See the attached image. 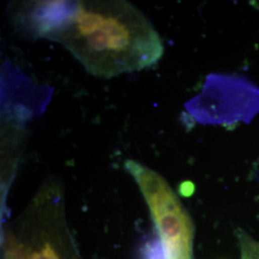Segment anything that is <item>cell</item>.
Instances as JSON below:
<instances>
[{"instance_id": "1", "label": "cell", "mask_w": 259, "mask_h": 259, "mask_svg": "<svg viewBox=\"0 0 259 259\" xmlns=\"http://www.w3.org/2000/svg\"><path fill=\"white\" fill-rule=\"evenodd\" d=\"M20 7L15 20L21 31L61 44L99 78L148 68L164 51L156 28L128 1H35Z\"/></svg>"}, {"instance_id": "2", "label": "cell", "mask_w": 259, "mask_h": 259, "mask_svg": "<svg viewBox=\"0 0 259 259\" xmlns=\"http://www.w3.org/2000/svg\"><path fill=\"white\" fill-rule=\"evenodd\" d=\"M125 168L135 179L148 204L166 259H192L193 225L163 177L137 160Z\"/></svg>"}, {"instance_id": "3", "label": "cell", "mask_w": 259, "mask_h": 259, "mask_svg": "<svg viewBox=\"0 0 259 259\" xmlns=\"http://www.w3.org/2000/svg\"><path fill=\"white\" fill-rule=\"evenodd\" d=\"M139 259H166L159 236H152L142 244L139 250Z\"/></svg>"}, {"instance_id": "4", "label": "cell", "mask_w": 259, "mask_h": 259, "mask_svg": "<svg viewBox=\"0 0 259 259\" xmlns=\"http://www.w3.org/2000/svg\"><path fill=\"white\" fill-rule=\"evenodd\" d=\"M5 259H29L26 250L13 236H9L6 243Z\"/></svg>"}, {"instance_id": "5", "label": "cell", "mask_w": 259, "mask_h": 259, "mask_svg": "<svg viewBox=\"0 0 259 259\" xmlns=\"http://www.w3.org/2000/svg\"><path fill=\"white\" fill-rule=\"evenodd\" d=\"M29 259H59V257L54 249L49 244H46L41 250L32 253Z\"/></svg>"}, {"instance_id": "6", "label": "cell", "mask_w": 259, "mask_h": 259, "mask_svg": "<svg viewBox=\"0 0 259 259\" xmlns=\"http://www.w3.org/2000/svg\"><path fill=\"white\" fill-rule=\"evenodd\" d=\"M180 192H181V194L184 195L185 197L190 196L194 192V185L190 182H185L181 185Z\"/></svg>"}]
</instances>
